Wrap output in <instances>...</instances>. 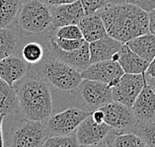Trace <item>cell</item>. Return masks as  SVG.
<instances>
[{
    "instance_id": "obj_16",
    "label": "cell",
    "mask_w": 155,
    "mask_h": 147,
    "mask_svg": "<svg viewBox=\"0 0 155 147\" xmlns=\"http://www.w3.org/2000/svg\"><path fill=\"white\" fill-rule=\"evenodd\" d=\"M123 43L106 34L101 39L89 43L90 62H98L103 60L113 59L122 47Z\"/></svg>"
},
{
    "instance_id": "obj_34",
    "label": "cell",
    "mask_w": 155,
    "mask_h": 147,
    "mask_svg": "<svg viewBox=\"0 0 155 147\" xmlns=\"http://www.w3.org/2000/svg\"><path fill=\"white\" fill-rule=\"evenodd\" d=\"M145 74H147L148 76H151V77H155V56L149 62L148 66H147V69L145 71Z\"/></svg>"
},
{
    "instance_id": "obj_28",
    "label": "cell",
    "mask_w": 155,
    "mask_h": 147,
    "mask_svg": "<svg viewBox=\"0 0 155 147\" xmlns=\"http://www.w3.org/2000/svg\"><path fill=\"white\" fill-rule=\"evenodd\" d=\"M58 44V47H60L63 51H72L77 50L81 47L83 44L86 43L84 39H60L58 37H52Z\"/></svg>"
},
{
    "instance_id": "obj_6",
    "label": "cell",
    "mask_w": 155,
    "mask_h": 147,
    "mask_svg": "<svg viewBox=\"0 0 155 147\" xmlns=\"http://www.w3.org/2000/svg\"><path fill=\"white\" fill-rule=\"evenodd\" d=\"M92 112L80 110L77 108H69L54 116H51L45 124L48 135H68L75 133L82 120L91 115Z\"/></svg>"
},
{
    "instance_id": "obj_22",
    "label": "cell",
    "mask_w": 155,
    "mask_h": 147,
    "mask_svg": "<svg viewBox=\"0 0 155 147\" xmlns=\"http://www.w3.org/2000/svg\"><path fill=\"white\" fill-rule=\"evenodd\" d=\"M21 6L20 0H0V28L8 27L13 23Z\"/></svg>"
},
{
    "instance_id": "obj_9",
    "label": "cell",
    "mask_w": 155,
    "mask_h": 147,
    "mask_svg": "<svg viewBox=\"0 0 155 147\" xmlns=\"http://www.w3.org/2000/svg\"><path fill=\"white\" fill-rule=\"evenodd\" d=\"M99 109L104 113V122L111 126L112 129L120 131L134 130L137 122L131 108L120 102L112 101Z\"/></svg>"
},
{
    "instance_id": "obj_23",
    "label": "cell",
    "mask_w": 155,
    "mask_h": 147,
    "mask_svg": "<svg viewBox=\"0 0 155 147\" xmlns=\"http://www.w3.org/2000/svg\"><path fill=\"white\" fill-rule=\"evenodd\" d=\"M134 132L140 137L146 146L155 147V120L152 122H137Z\"/></svg>"
},
{
    "instance_id": "obj_11",
    "label": "cell",
    "mask_w": 155,
    "mask_h": 147,
    "mask_svg": "<svg viewBox=\"0 0 155 147\" xmlns=\"http://www.w3.org/2000/svg\"><path fill=\"white\" fill-rule=\"evenodd\" d=\"M111 131L112 127L107 123H98L93 119L92 115H89L78 126L75 133L79 146H92L103 144Z\"/></svg>"
},
{
    "instance_id": "obj_20",
    "label": "cell",
    "mask_w": 155,
    "mask_h": 147,
    "mask_svg": "<svg viewBox=\"0 0 155 147\" xmlns=\"http://www.w3.org/2000/svg\"><path fill=\"white\" fill-rule=\"evenodd\" d=\"M19 113V101L16 89L0 79V114L6 116Z\"/></svg>"
},
{
    "instance_id": "obj_10",
    "label": "cell",
    "mask_w": 155,
    "mask_h": 147,
    "mask_svg": "<svg viewBox=\"0 0 155 147\" xmlns=\"http://www.w3.org/2000/svg\"><path fill=\"white\" fill-rule=\"evenodd\" d=\"M80 73L83 79H91L107 83L112 88L118 83L124 72L117 60L108 59L90 63V65Z\"/></svg>"
},
{
    "instance_id": "obj_32",
    "label": "cell",
    "mask_w": 155,
    "mask_h": 147,
    "mask_svg": "<svg viewBox=\"0 0 155 147\" xmlns=\"http://www.w3.org/2000/svg\"><path fill=\"white\" fill-rule=\"evenodd\" d=\"M41 1L48 6H56L61 4H67V3H72L77 1V0H41Z\"/></svg>"
},
{
    "instance_id": "obj_38",
    "label": "cell",
    "mask_w": 155,
    "mask_h": 147,
    "mask_svg": "<svg viewBox=\"0 0 155 147\" xmlns=\"http://www.w3.org/2000/svg\"><path fill=\"white\" fill-rule=\"evenodd\" d=\"M20 1L22 2V4H23V3H25V2H27V1H30V0H20Z\"/></svg>"
},
{
    "instance_id": "obj_29",
    "label": "cell",
    "mask_w": 155,
    "mask_h": 147,
    "mask_svg": "<svg viewBox=\"0 0 155 147\" xmlns=\"http://www.w3.org/2000/svg\"><path fill=\"white\" fill-rule=\"evenodd\" d=\"M80 2L86 15L96 13L107 4L106 0H80Z\"/></svg>"
},
{
    "instance_id": "obj_17",
    "label": "cell",
    "mask_w": 155,
    "mask_h": 147,
    "mask_svg": "<svg viewBox=\"0 0 155 147\" xmlns=\"http://www.w3.org/2000/svg\"><path fill=\"white\" fill-rule=\"evenodd\" d=\"M117 60L124 73H145L149 62L140 57L134 51H131L127 44H123L118 54L113 57Z\"/></svg>"
},
{
    "instance_id": "obj_30",
    "label": "cell",
    "mask_w": 155,
    "mask_h": 147,
    "mask_svg": "<svg viewBox=\"0 0 155 147\" xmlns=\"http://www.w3.org/2000/svg\"><path fill=\"white\" fill-rule=\"evenodd\" d=\"M126 2L139 7L147 13L155 8V0H126Z\"/></svg>"
},
{
    "instance_id": "obj_18",
    "label": "cell",
    "mask_w": 155,
    "mask_h": 147,
    "mask_svg": "<svg viewBox=\"0 0 155 147\" xmlns=\"http://www.w3.org/2000/svg\"><path fill=\"white\" fill-rule=\"evenodd\" d=\"M78 26L82 32L83 39L88 43L99 40L107 34L104 22L99 12L85 14L79 22Z\"/></svg>"
},
{
    "instance_id": "obj_21",
    "label": "cell",
    "mask_w": 155,
    "mask_h": 147,
    "mask_svg": "<svg viewBox=\"0 0 155 147\" xmlns=\"http://www.w3.org/2000/svg\"><path fill=\"white\" fill-rule=\"evenodd\" d=\"M20 47V31L8 26L0 28V60L15 54Z\"/></svg>"
},
{
    "instance_id": "obj_15",
    "label": "cell",
    "mask_w": 155,
    "mask_h": 147,
    "mask_svg": "<svg viewBox=\"0 0 155 147\" xmlns=\"http://www.w3.org/2000/svg\"><path fill=\"white\" fill-rule=\"evenodd\" d=\"M131 110L137 122L155 120V93L146 82L131 106Z\"/></svg>"
},
{
    "instance_id": "obj_2",
    "label": "cell",
    "mask_w": 155,
    "mask_h": 147,
    "mask_svg": "<svg viewBox=\"0 0 155 147\" xmlns=\"http://www.w3.org/2000/svg\"><path fill=\"white\" fill-rule=\"evenodd\" d=\"M18 82L14 87L19 101V114L23 119L45 122L54 108L50 83L39 74H26Z\"/></svg>"
},
{
    "instance_id": "obj_13",
    "label": "cell",
    "mask_w": 155,
    "mask_h": 147,
    "mask_svg": "<svg viewBox=\"0 0 155 147\" xmlns=\"http://www.w3.org/2000/svg\"><path fill=\"white\" fill-rule=\"evenodd\" d=\"M50 10L51 27L54 29H58L67 25H78L85 15L80 0L67 4L50 6Z\"/></svg>"
},
{
    "instance_id": "obj_25",
    "label": "cell",
    "mask_w": 155,
    "mask_h": 147,
    "mask_svg": "<svg viewBox=\"0 0 155 147\" xmlns=\"http://www.w3.org/2000/svg\"><path fill=\"white\" fill-rule=\"evenodd\" d=\"M111 145L115 147H142L146 146L144 141L134 132L130 133H119L115 134L113 137Z\"/></svg>"
},
{
    "instance_id": "obj_7",
    "label": "cell",
    "mask_w": 155,
    "mask_h": 147,
    "mask_svg": "<svg viewBox=\"0 0 155 147\" xmlns=\"http://www.w3.org/2000/svg\"><path fill=\"white\" fill-rule=\"evenodd\" d=\"M145 82V73H124L118 83L112 87L113 101L131 108Z\"/></svg>"
},
{
    "instance_id": "obj_36",
    "label": "cell",
    "mask_w": 155,
    "mask_h": 147,
    "mask_svg": "<svg viewBox=\"0 0 155 147\" xmlns=\"http://www.w3.org/2000/svg\"><path fill=\"white\" fill-rule=\"evenodd\" d=\"M146 83L149 85V87L152 89V91L155 93V77H151V76H148V75H147V77H146Z\"/></svg>"
},
{
    "instance_id": "obj_24",
    "label": "cell",
    "mask_w": 155,
    "mask_h": 147,
    "mask_svg": "<svg viewBox=\"0 0 155 147\" xmlns=\"http://www.w3.org/2000/svg\"><path fill=\"white\" fill-rule=\"evenodd\" d=\"M22 57L29 64H37L44 58V47L41 44L36 41L26 44L22 48Z\"/></svg>"
},
{
    "instance_id": "obj_8",
    "label": "cell",
    "mask_w": 155,
    "mask_h": 147,
    "mask_svg": "<svg viewBox=\"0 0 155 147\" xmlns=\"http://www.w3.org/2000/svg\"><path fill=\"white\" fill-rule=\"evenodd\" d=\"M78 89L85 105L91 112L113 101L112 88L107 83L91 79H82Z\"/></svg>"
},
{
    "instance_id": "obj_31",
    "label": "cell",
    "mask_w": 155,
    "mask_h": 147,
    "mask_svg": "<svg viewBox=\"0 0 155 147\" xmlns=\"http://www.w3.org/2000/svg\"><path fill=\"white\" fill-rule=\"evenodd\" d=\"M148 29L149 33L155 35V8L148 12Z\"/></svg>"
},
{
    "instance_id": "obj_3",
    "label": "cell",
    "mask_w": 155,
    "mask_h": 147,
    "mask_svg": "<svg viewBox=\"0 0 155 147\" xmlns=\"http://www.w3.org/2000/svg\"><path fill=\"white\" fill-rule=\"evenodd\" d=\"M18 30L25 34H41L51 26L50 6L41 0H30L22 4L16 17Z\"/></svg>"
},
{
    "instance_id": "obj_4",
    "label": "cell",
    "mask_w": 155,
    "mask_h": 147,
    "mask_svg": "<svg viewBox=\"0 0 155 147\" xmlns=\"http://www.w3.org/2000/svg\"><path fill=\"white\" fill-rule=\"evenodd\" d=\"M38 74L61 91L78 88L83 79L79 71L55 57L48 58L38 69Z\"/></svg>"
},
{
    "instance_id": "obj_1",
    "label": "cell",
    "mask_w": 155,
    "mask_h": 147,
    "mask_svg": "<svg viewBox=\"0 0 155 147\" xmlns=\"http://www.w3.org/2000/svg\"><path fill=\"white\" fill-rule=\"evenodd\" d=\"M100 10L107 34L123 44L149 33L148 13L137 6L124 2L106 4Z\"/></svg>"
},
{
    "instance_id": "obj_14",
    "label": "cell",
    "mask_w": 155,
    "mask_h": 147,
    "mask_svg": "<svg viewBox=\"0 0 155 147\" xmlns=\"http://www.w3.org/2000/svg\"><path fill=\"white\" fill-rule=\"evenodd\" d=\"M29 72V63L23 57L15 54L0 60V79L14 86Z\"/></svg>"
},
{
    "instance_id": "obj_33",
    "label": "cell",
    "mask_w": 155,
    "mask_h": 147,
    "mask_svg": "<svg viewBox=\"0 0 155 147\" xmlns=\"http://www.w3.org/2000/svg\"><path fill=\"white\" fill-rule=\"evenodd\" d=\"M91 115H92L93 119L95 120L96 122H98V123H103L104 122L105 116H104L103 111H102L101 109H97V110H94L92 112Z\"/></svg>"
},
{
    "instance_id": "obj_27",
    "label": "cell",
    "mask_w": 155,
    "mask_h": 147,
    "mask_svg": "<svg viewBox=\"0 0 155 147\" xmlns=\"http://www.w3.org/2000/svg\"><path fill=\"white\" fill-rule=\"evenodd\" d=\"M55 37L60 39H83V35L78 25H67L58 28Z\"/></svg>"
},
{
    "instance_id": "obj_37",
    "label": "cell",
    "mask_w": 155,
    "mask_h": 147,
    "mask_svg": "<svg viewBox=\"0 0 155 147\" xmlns=\"http://www.w3.org/2000/svg\"><path fill=\"white\" fill-rule=\"evenodd\" d=\"M107 4H120V3H124L126 0H106Z\"/></svg>"
},
{
    "instance_id": "obj_35",
    "label": "cell",
    "mask_w": 155,
    "mask_h": 147,
    "mask_svg": "<svg viewBox=\"0 0 155 147\" xmlns=\"http://www.w3.org/2000/svg\"><path fill=\"white\" fill-rule=\"evenodd\" d=\"M5 116L0 114V147L4 146V138H3V129H2V126H3V120H4Z\"/></svg>"
},
{
    "instance_id": "obj_26",
    "label": "cell",
    "mask_w": 155,
    "mask_h": 147,
    "mask_svg": "<svg viewBox=\"0 0 155 147\" xmlns=\"http://www.w3.org/2000/svg\"><path fill=\"white\" fill-rule=\"evenodd\" d=\"M43 146L50 147H75L79 146L76 133L68 134V135H51L47 138L44 142Z\"/></svg>"
},
{
    "instance_id": "obj_12",
    "label": "cell",
    "mask_w": 155,
    "mask_h": 147,
    "mask_svg": "<svg viewBox=\"0 0 155 147\" xmlns=\"http://www.w3.org/2000/svg\"><path fill=\"white\" fill-rule=\"evenodd\" d=\"M50 47L51 52L54 55V57L65 62L66 64L73 67L79 72L85 70L91 63L90 62V51L88 41H86L81 47L77 48V50L63 51L58 47L54 38L51 37L50 39Z\"/></svg>"
},
{
    "instance_id": "obj_5",
    "label": "cell",
    "mask_w": 155,
    "mask_h": 147,
    "mask_svg": "<svg viewBox=\"0 0 155 147\" xmlns=\"http://www.w3.org/2000/svg\"><path fill=\"white\" fill-rule=\"evenodd\" d=\"M50 136L44 122L23 119L11 130L8 142L13 147H40Z\"/></svg>"
},
{
    "instance_id": "obj_19",
    "label": "cell",
    "mask_w": 155,
    "mask_h": 147,
    "mask_svg": "<svg viewBox=\"0 0 155 147\" xmlns=\"http://www.w3.org/2000/svg\"><path fill=\"white\" fill-rule=\"evenodd\" d=\"M131 51L150 62L155 56V35L151 33L135 37L126 43Z\"/></svg>"
}]
</instances>
